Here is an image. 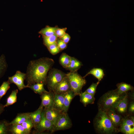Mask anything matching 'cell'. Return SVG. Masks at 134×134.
Wrapping results in <instances>:
<instances>
[{
	"label": "cell",
	"instance_id": "cell-12",
	"mask_svg": "<svg viewBox=\"0 0 134 134\" xmlns=\"http://www.w3.org/2000/svg\"><path fill=\"white\" fill-rule=\"evenodd\" d=\"M71 90L69 80L66 76L54 88L53 91L54 94L65 93Z\"/></svg>",
	"mask_w": 134,
	"mask_h": 134
},
{
	"label": "cell",
	"instance_id": "cell-30",
	"mask_svg": "<svg viewBox=\"0 0 134 134\" xmlns=\"http://www.w3.org/2000/svg\"><path fill=\"white\" fill-rule=\"evenodd\" d=\"M10 125L9 123L4 120L0 121V134H7L10 133Z\"/></svg>",
	"mask_w": 134,
	"mask_h": 134
},
{
	"label": "cell",
	"instance_id": "cell-4",
	"mask_svg": "<svg viewBox=\"0 0 134 134\" xmlns=\"http://www.w3.org/2000/svg\"><path fill=\"white\" fill-rule=\"evenodd\" d=\"M69 81L71 89L76 96L79 95L82 88L86 83L85 78L82 77L76 71H70L66 74Z\"/></svg>",
	"mask_w": 134,
	"mask_h": 134
},
{
	"label": "cell",
	"instance_id": "cell-8",
	"mask_svg": "<svg viewBox=\"0 0 134 134\" xmlns=\"http://www.w3.org/2000/svg\"><path fill=\"white\" fill-rule=\"evenodd\" d=\"M36 133H40L45 131L54 132V126L52 123L45 117L44 109L41 113V118L39 122L34 127Z\"/></svg>",
	"mask_w": 134,
	"mask_h": 134
},
{
	"label": "cell",
	"instance_id": "cell-16",
	"mask_svg": "<svg viewBox=\"0 0 134 134\" xmlns=\"http://www.w3.org/2000/svg\"><path fill=\"white\" fill-rule=\"evenodd\" d=\"M80 97V101L83 104L84 106L86 107L89 104L94 103L95 98L94 96L85 92H81L79 95Z\"/></svg>",
	"mask_w": 134,
	"mask_h": 134
},
{
	"label": "cell",
	"instance_id": "cell-31",
	"mask_svg": "<svg viewBox=\"0 0 134 134\" xmlns=\"http://www.w3.org/2000/svg\"><path fill=\"white\" fill-rule=\"evenodd\" d=\"M10 84L8 81H4L0 86V101L10 88Z\"/></svg>",
	"mask_w": 134,
	"mask_h": 134
},
{
	"label": "cell",
	"instance_id": "cell-15",
	"mask_svg": "<svg viewBox=\"0 0 134 134\" xmlns=\"http://www.w3.org/2000/svg\"><path fill=\"white\" fill-rule=\"evenodd\" d=\"M54 94L53 107L63 111L65 93Z\"/></svg>",
	"mask_w": 134,
	"mask_h": 134
},
{
	"label": "cell",
	"instance_id": "cell-33",
	"mask_svg": "<svg viewBox=\"0 0 134 134\" xmlns=\"http://www.w3.org/2000/svg\"><path fill=\"white\" fill-rule=\"evenodd\" d=\"M46 47L50 52L53 55L56 54L60 51L56 43L49 45Z\"/></svg>",
	"mask_w": 134,
	"mask_h": 134
},
{
	"label": "cell",
	"instance_id": "cell-32",
	"mask_svg": "<svg viewBox=\"0 0 134 134\" xmlns=\"http://www.w3.org/2000/svg\"><path fill=\"white\" fill-rule=\"evenodd\" d=\"M21 125L26 130L30 132L32 129L34 128V124L30 118L26 120Z\"/></svg>",
	"mask_w": 134,
	"mask_h": 134
},
{
	"label": "cell",
	"instance_id": "cell-27",
	"mask_svg": "<svg viewBox=\"0 0 134 134\" xmlns=\"http://www.w3.org/2000/svg\"><path fill=\"white\" fill-rule=\"evenodd\" d=\"M58 28L57 27H54L47 26L45 28L41 29L38 33L42 36H50L55 34L56 31Z\"/></svg>",
	"mask_w": 134,
	"mask_h": 134
},
{
	"label": "cell",
	"instance_id": "cell-19",
	"mask_svg": "<svg viewBox=\"0 0 134 134\" xmlns=\"http://www.w3.org/2000/svg\"><path fill=\"white\" fill-rule=\"evenodd\" d=\"M9 132L12 134H29L30 133L26 130L21 124L10 125Z\"/></svg>",
	"mask_w": 134,
	"mask_h": 134
},
{
	"label": "cell",
	"instance_id": "cell-34",
	"mask_svg": "<svg viewBox=\"0 0 134 134\" xmlns=\"http://www.w3.org/2000/svg\"><path fill=\"white\" fill-rule=\"evenodd\" d=\"M99 83L100 82L99 81L96 83H93L84 92L94 96L96 93L97 87Z\"/></svg>",
	"mask_w": 134,
	"mask_h": 134
},
{
	"label": "cell",
	"instance_id": "cell-36",
	"mask_svg": "<svg viewBox=\"0 0 134 134\" xmlns=\"http://www.w3.org/2000/svg\"><path fill=\"white\" fill-rule=\"evenodd\" d=\"M56 43L58 48L60 51L63 50L67 47V44L64 42L59 38H58Z\"/></svg>",
	"mask_w": 134,
	"mask_h": 134
},
{
	"label": "cell",
	"instance_id": "cell-6",
	"mask_svg": "<svg viewBox=\"0 0 134 134\" xmlns=\"http://www.w3.org/2000/svg\"><path fill=\"white\" fill-rule=\"evenodd\" d=\"M118 130L119 132L124 134H134V115L127 114L123 116Z\"/></svg>",
	"mask_w": 134,
	"mask_h": 134
},
{
	"label": "cell",
	"instance_id": "cell-23",
	"mask_svg": "<svg viewBox=\"0 0 134 134\" xmlns=\"http://www.w3.org/2000/svg\"><path fill=\"white\" fill-rule=\"evenodd\" d=\"M44 84L42 83H36L28 86L35 93L41 95L43 93L47 91L44 89Z\"/></svg>",
	"mask_w": 134,
	"mask_h": 134
},
{
	"label": "cell",
	"instance_id": "cell-13",
	"mask_svg": "<svg viewBox=\"0 0 134 134\" xmlns=\"http://www.w3.org/2000/svg\"><path fill=\"white\" fill-rule=\"evenodd\" d=\"M45 117L50 121L54 126L59 116L63 112L53 107L46 108L43 109Z\"/></svg>",
	"mask_w": 134,
	"mask_h": 134
},
{
	"label": "cell",
	"instance_id": "cell-28",
	"mask_svg": "<svg viewBox=\"0 0 134 134\" xmlns=\"http://www.w3.org/2000/svg\"><path fill=\"white\" fill-rule=\"evenodd\" d=\"M71 61V56L65 53H63L59 58V62L61 65L66 68L69 65Z\"/></svg>",
	"mask_w": 134,
	"mask_h": 134
},
{
	"label": "cell",
	"instance_id": "cell-29",
	"mask_svg": "<svg viewBox=\"0 0 134 134\" xmlns=\"http://www.w3.org/2000/svg\"><path fill=\"white\" fill-rule=\"evenodd\" d=\"M43 43L46 47L51 44L56 43L58 37L55 34L48 36H42Z\"/></svg>",
	"mask_w": 134,
	"mask_h": 134
},
{
	"label": "cell",
	"instance_id": "cell-37",
	"mask_svg": "<svg viewBox=\"0 0 134 134\" xmlns=\"http://www.w3.org/2000/svg\"><path fill=\"white\" fill-rule=\"evenodd\" d=\"M67 29L66 28L60 29L58 28L55 31V34L59 38L62 36L65 33Z\"/></svg>",
	"mask_w": 134,
	"mask_h": 134
},
{
	"label": "cell",
	"instance_id": "cell-22",
	"mask_svg": "<svg viewBox=\"0 0 134 134\" xmlns=\"http://www.w3.org/2000/svg\"><path fill=\"white\" fill-rule=\"evenodd\" d=\"M89 74L93 75L100 82L103 78L104 74L102 69L99 68H94L92 69L84 77L85 78Z\"/></svg>",
	"mask_w": 134,
	"mask_h": 134
},
{
	"label": "cell",
	"instance_id": "cell-14",
	"mask_svg": "<svg viewBox=\"0 0 134 134\" xmlns=\"http://www.w3.org/2000/svg\"><path fill=\"white\" fill-rule=\"evenodd\" d=\"M105 112L114 127L118 130L123 116L117 114L114 110H109Z\"/></svg>",
	"mask_w": 134,
	"mask_h": 134
},
{
	"label": "cell",
	"instance_id": "cell-21",
	"mask_svg": "<svg viewBox=\"0 0 134 134\" xmlns=\"http://www.w3.org/2000/svg\"><path fill=\"white\" fill-rule=\"evenodd\" d=\"M82 65V63L73 57H71V61L69 66L66 69L70 71H76Z\"/></svg>",
	"mask_w": 134,
	"mask_h": 134
},
{
	"label": "cell",
	"instance_id": "cell-39",
	"mask_svg": "<svg viewBox=\"0 0 134 134\" xmlns=\"http://www.w3.org/2000/svg\"><path fill=\"white\" fill-rule=\"evenodd\" d=\"M3 105L0 103V115L4 110Z\"/></svg>",
	"mask_w": 134,
	"mask_h": 134
},
{
	"label": "cell",
	"instance_id": "cell-35",
	"mask_svg": "<svg viewBox=\"0 0 134 134\" xmlns=\"http://www.w3.org/2000/svg\"><path fill=\"white\" fill-rule=\"evenodd\" d=\"M134 99L128 102L127 109V114L134 115Z\"/></svg>",
	"mask_w": 134,
	"mask_h": 134
},
{
	"label": "cell",
	"instance_id": "cell-11",
	"mask_svg": "<svg viewBox=\"0 0 134 134\" xmlns=\"http://www.w3.org/2000/svg\"><path fill=\"white\" fill-rule=\"evenodd\" d=\"M129 101V95L127 93L125 97L120 100L116 105L114 110L116 112L122 116L127 115V107Z\"/></svg>",
	"mask_w": 134,
	"mask_h": 134
},
{
	"label": "cell",
	"instance_id": "cell-24",
	"mask_svg": "<svg viewBox=\"0 0 134 134\" xmlns=\"http://www.w3.org/2000/svg\"><path fill=\"white\" fill-rule=\"evenodd\" d=\"M116 86L118 92L120 94L126 93L129 91H132L134 89L132 86L124 82L119 83L117 84Z\"/></svg>",
	"mask_w": 134,
	"mask_h": 134
},
{
	"label": "cell",
	"instance_id": "cell-9",
	"mask_svg": "<svg viewBox=\"0 0 134 134\" xmlns=\"http://www.w3.org/2000/svg\"><path fill=\"white\" fill-rule=\"evenodd\" d=\"M26 78V73L20 70H17L13 76L9 77L8 81L10 84L13 83L17 87L18 89L21 91L27 88L24 84V80Z\"/></svg>",
	"mask_w": 134,
	"mask_h": 134
},
{
	"label": "cell",
	"instance_id": "cell-20",
	"mask_svg": "<svg viewBox=\"0 0 134 134\" xmlns=\"http://www.w3.org/2000/svg\"><path fill=\"white\" fill-rule=\"evenodd\" d=\"M30 118L29 113H23L18 114L15 118L11 122L10 125L21 124L28 118Z\"/></svg>",
	"mask_w": 134,
	"mask_h": 134
},
{
	"label": "cell",
	"instance_id": "cell-18",
	"mask_svg": "<svg viewBox=\"0 0 134 134\" xmlns=\"http://www.w3.org/2000/svg\"><path fill=\"white\" fill-rule=\"evenodd\" d=\"M43 108L39 107L35 111L29 113V116L34 125V128L40 121Z\"/></svg>",
	"mask_w": 134,
	"mask_h": 134
},
{
	"label": "cell",
	"instance_id": "cell-5",
	"mask_svg": "<svg viewBox=\"0 0 134 134\" xmlns=\"http://www.w3.org/2000/svg\"><path fill=\"white\" fill-rule=\"evenodd\" d=\"M66 76V74L54 68L49 71L46 79V85L49 91H53L55 86Z\"/></svg>",
	"mask_w": 134,
	"mask_h": 134
},
{
	"label": "cell",
	"instance_id": "cell-17",
	"mask_svg": "<svg viewBox=\"0 0 134 134\" xmlns=\"http://www.w3.org/2000/svg\"><path fill=\"white\" fill-rule=\"evenodd\" d=\"M76 96L71 89L65 93L63 111L67 113L70 103L74 98Z\"/></svg>",
	"mask_w": 134,
	"mask_h": 134
},
{
	"label": "cell",
	"instance_id": "cell-10",
	"mask_svg": "<svg viewBox=\"0 0 134 134\" xmlns=\"http://www.w3.org/2000/svg\"><path fill=\"white\" fill-rule=\"evenodd\" d=\"M54 95V93L53 91H49L44 92L40 95L41 102L39 107H52Z\"/></svg>",
	"mask_w": 134,
	"mask_h": 134
},
{
	"label": "cell",
	"instance_id": "cell-38",
	"mask_svg": "<svg viewBox=\"0 0 134 134\" xmlns=\"http://www.w3.org/2000/svg\"><path fill=\"white\" fill-rule=\"evenodd\" d=\"M59 38L65 43L67 44L70 39V37L68 34L66 33L62 36Z\"/></svg>",
	"mask_w": 134,
	"mask_h": 134
},
{
	"label": "cell",
	"instance_id": "cell-25",
	"mask_svg": "<svg viewBox=\"0 0 134 134\" xmlns=\"http://www.w3.org/2000/svg\"><path fill=\"white\" fill-rule=\"evenodd\" d=\"M18 92L17 89L12 90L9 97L7 99L6 102L5 104L3 105L4 108L12 105L17 101V95Z\"/></svg>",
	"mask_w": 134,
	"mask_h": 134
},
{
	"label": "cell",
	"instance_id": "cell-1",
	"mask_svg": "<svg viewBox=\"0 0 134 134\" xmlns=\"http://www.w3.org/2000/svg\"><path fill=\"white\" fill-rule=\"evenodd\" d=\"M54 63L52 59L45 57L30 61L26 73L27 88L36 83H42L46 85L48 72Z\"/></svg>",
	"mask_w": 134,
	"mask_h": 134
},
{
	"label": "cell",
	"instance_id": "cell-2",
	"mask_svg": "<svg viewBox=\"0 0 134 134\" xmlns=\"http://www.w3.org/2000/svg\"><path fill=\"white\" fill-rule=\"evenodd\" d=\"M98 109L93 121L95 132L100 134H113L119 132L112 125L105 112Z\"/></svg>",
	"mask_w": 134,
	"mask_h": 134
},
{
	"label": "cell",
	"instance_id": "cell-26",
	"mask_svg": "<svg viewBox=\"0 0 134 134\" xmlns=\"http://www.w3.org/2000/svg\"><path fill=\"white\" fill-rule=\"evenodd\" d=\"M8 66V64L5 55L2 54L0 56V78L5 74Z\"/></svg>",
	"mask_w": 134,
	"mask_h": 134
},
{
	"label": "cell",
	"instance_id": "cell-7",
	"mask_svg": "<svg viewBox=\"0 0 134 134\" xmlns=\"http://www.w3.org/2000/svg\"><path fill=\"white\" fill-rule=\"evenodd\" d=\"M71 119L67 113L63 111L60 114L54 126V132L70 128L72 126Z\"/></svg>",
	"mask_w": 134,
	"mask_h": 134
},
{
	"label": "cell",
	"instance_id": "cell-3",
	"mask_svg": "<svg viewBox=\"0 0 134 134\" xmlns=\"http://www.w3.org/2000/svg\"><path fill=\"white\" fill-rule=\"evenodd\" d=\"M127 93L120 94L117 89L108 91L102 95L98 100V109L104 111L109 110H114L120 100Z\"/></svg>",
	"mask_w": 134,
	"mask_h": 134
}]
</instances>
